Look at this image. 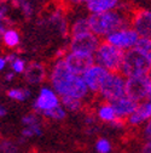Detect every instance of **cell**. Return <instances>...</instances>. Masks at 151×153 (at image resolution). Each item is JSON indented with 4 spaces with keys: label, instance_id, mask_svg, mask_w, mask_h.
<instances>
[{
    "label": "cell",
    "instance_id": "6da1fadb",
    "mask_svg": "<svg viewBox=\"0 0 151 153\" xmlns=\"http://www.w3.org/2000/svg\"><path fill=\"white\" fill-rule=\"evenodd\" d=\"M48 79L51 88L61 97L70 96L85 100L89 94L82 75L73 73L68 68L64 59H58L56 62H53L48 73Z\"/></svg>",
    "mask_w": 151,
    "mask_h": 153
},
{
    "label": "cell",
    "instance_id": "7a4b0ae2",
    "mask_svg": "<svg viewBox=\"0 0 151 153\" xmlns=\"http://www.w3.org/2000/svg\"><path fill=\"white\" fill-rule=\"evenodd\" d=\"M132 12L133 10H128L121 5L114 11L104 13H89L88 23L91 32L97 36L105 39L114 32L130 26Z\"/></svg>",
    "mask_w": 151,
    "mask_h": 153
},
{
    "label": "cell",
    "instance_id": "3957f363",
    "mask_svg": "<svg viewBox=\"0 0 151 153\" xmlns=\"http://www.w3.org/2000/svg\"><path fill=\"white\" fill-rule=\"evenodd\" d=\"M151 71V62L137 49L125 51L120 73L126 78L139 75H147Z\"/></svg>",
    "mask_w": 151,
    "mask_h": 153
},
{
    "label": "cell",
    "instance_id": "277c9868",
    "mask_svg": "<svg viewBox=\"0 0 151 153\" xmlns=\"http://www.w3.org/2000/svg\"><path fill=\"white\" fill-rule=\"evenodd\" d=\"M125 51L111 45L108 42H102L97 52L94 53V62L104 67L109 72H120Z\"/></svg>",
    "mask_w": 151,
    "mask_h": 153
},
{
    "label": "cell",
    "instance_id": "5b68a950",
    "mask_svg": "<svg viewBox=\"0 0 151 153\" xmlns=\"http://www.w3.org/2000/svg\"><path fill=\"white\" fill-rule=\"evenodd\" d=\"M126 80L127 78L120 72H110L99 89L100 97L106 102H112L126 96Z\"/></svg>",
    "mask_w": 151,
    "mask_h": 153
},
{
    "label": "cell",
    "instance_id": "8992f818",
    "mask_svg": "<svg viewBox=\"0 0 151 153\" xmlns=\"http://www.w3.org/2000/svg\"><path fill=\"white\" fill-rule=\"evenodd\" d=\"M100 38L92 32L70 36L69 51L85 56H94L100 45Z\"/></svg>",
    "mask_w": 151,
    "mask_h": 153
},
{
    "label": "cell",
    "instance_id": "52a82bcc",
    "mask_svg": "<svg viewBox=\"0 0 151 153\" xmlns=\"http://www.w3.org/2000/svg\"><path fill=\"white\" fill-rule=\"evenodd\" d=\"M139 40H140L139 34L130 26L121 28V29L114 32L112 34H110L109 36L105 38V42H108L111 45L119 48L122 51L134 49Z\"/></svg>",
    "mask_w": 151,
    "mask_h": 153
},
{
    "label": "cell",
    "instance_id": "ba28073f",
    "mask_svg": "<svg viewBox=\"0 0 151 153\" xmlns=\"http://www.w3.org/2000/svg\"><path fill=\"white\" fill-rule=\"evenodd\" d=\"M150 90V78L147 75H139L127 78L126 80V95L137 102L147 100Z\"/></svg>",
    "mask_w": 151,
    "mask_h": 153
},
{
    "label": "cell",
    "instance_id": "9c48e42d",
    "mask_svg": "<svg viewBox=\"0 0 151 153\" xmlns=\"http://www.w3.org/2000/svg\"><path fill=\"white\" fill-rule=\"evenodd\" d=\"M59 105H62L59 95L50 86H43L37 97L33 102V108L37 113H44Z\"/></svg>",
    "mask_w": 151,
    "mask_h": 153
},
{
    "label": "cell",
    "instance_id": "30bf717a",
    "mask_svg": "<svg viewBox=\"0 0 151 153\" xmlns=\"http://www.w3.org/2000/svg\"><path fill=\"white\" fill-rule=\"evenodd\" d=\"M130 27L140 38H151V10L137 9L132 12Z\"/></svg>",
    "mask_w": 151,
    "mask_h": 153
},
{
    "label": "cell",
    "instance_id": "8fae6325",
    "mask_svg": "<svg viewBox=\"0 0 151 153\" xmlns=\"http://www.w3.org/2000/svg\"><path fill=\"white\" fill-rule=\"evenodd\" d=\"M109 73L110 72L108 69H105L104 67H102L97 63H94L92 67H89L82 74V78H84L89 92H99V89Z\"/></svg>",
    "mask_w": 151,
    "mask_h": 153
},
{
    "label": "cell",
    "instance_id": "7c38bea8",
    "mask_svg": "<svg viewBox=\"0 0 151 153\" xmlns=\"http://www.w3.org/2000/svg\"><path fill=\"white\" fill-rule=\"evenodd\" d=\"M64 61L68 66V68L75 73L82 75L89 67H92L94 63V56H85L80 53H75V52H67Z\"/></svg>",
    "mask_w": 151,
    "mask_h": 153
},
{
    "label": "cell",
    "instance_id": "4fadbf2b",
    "mask_svg": "<svg viewBox=\"0 0 151 153\" xmlns=\"http://www.w3.org/2000/svg\"><path fill=\"white\" fill-rule=\"evenodd\" d=\"M110 103L114 107L117 118H121V119H128L132 114L136 112V109L138 108V105H139V102L130 99L127 95L110 102Z\"/></svg>",
    "mask_w": 151,
    "mask_h": 153
},
{
    "label": "cell",
    "instance_id": "5bb4252c",
    "mask_svg": "<svg viewBox=\"0 0 151 153\" xmlns=\"http://www.w3.org/2000/svg\"><path fill=\"white\" fill-rule=\"evenodd\" d=\"M47 75L46 67L40 62H32L27 66L24 72V79L29 85L41 84Z\"/></svg>",
    "mask_w": 151,
    "mask_h": 153
},
{
    "label": "cell",
    "instance_id": "9a60e30c",
    "mask_svg": "<svg viewBox=\"0 0 151 153\" xmlns=\"http://www.w3.org/2000/svg\"><path fill=\"white\" fill-rule=\"evenodd\" d=\"M149 119H151V101L146 100V101L139 102L138 108L127 119V122L132 126H138L143 123H146Z\"/></svg>",
    "mask_w": 151,
    "mask_h": 153
},
{
    "label": "cell",
    "instance_id": "2e32d148",
    "mask_svg": "<svg viewBox=\"0 0 151 153\" xmlns=\"http://www.w3.org/2000/svg\"><path fill=\"white\" fill-rule=\"evenodd\" d=\"M122 5V0H93L86 5L89 13H104L114 11Z\"/></svg>",
    "mask_w": 151,
    "mask_h": 153
},
{
    "label": "cell",
    "instance_id": "e0dca14e",
    "mask_svg": "<svg viewBox=\"0 0 151 153\" xmlns=\"http://www.w3.org/2000/svg\"><path fill=\"white\" fill-rule=\"evenodd\" d=\"M1 40L5 48L7 49H16L21 44V34L17 29L7 27L6 30L1 34Z\"/></svg>",
    "mask_w": 151,
    "mask_h": 153
},
{
    "label": "cell",
    "instance_id": "ac0fdd59",
    "mask_svg": "<svg viewBox=\"0 0 151 153\" xmlns=\"http://www.w3.org/2000/svg\"><path fill=\"white\" fill-rule=\"evenodd\" d=\"M97 117L104 122V123H112L115 119H117L116 112L112 107V105L110 102L104 101L103 103H100V106L97 108Z\"/></svg>",
    "mask_w": 151,
    "mask_h": 153
},
{
    "label": "cell",
    "instance_id": "d6986e66",
    "mask_svg": "<svg viewBox=\"0 0 151 153\" xmlns=\"http://www.w3.org/2000/svg\"><path fill=\"white\" fill-rule=\"evenodd\" d=\"M87 32H91L89 23H88V16L87 17H78L69 27L70 36L80 35V34H84Z\"/></svg>",
    "mask_w": 151,
    "mask_h": 153
},
{
    "label": "cell",
    "instance_id": "ffe728a7",
    "mask_svg": "<svg viewBox=\"0 0 151 153\" xmlns=\"http://www.w3.org/2000/svg\"><path fill=\"white\" fill-rule=\"evenodd\" d=\"M6 96L13 101L23 102L30 97V91L28 89H20V88H12L6 90Z\"/></svg>",
    "mask_w": 151,
    "mask_h": 153
},
{
    "label": "cell",
    "instance_id": "44dd1931",
    "mask_svg": "<svg viewBox=\"0 0 151 153\" xmlns=\"http://www.w3.org/2000/svg\"><path fill=\"white\" fill-rule=\"evenodd\" d=\"M61 102H62V106L67 111H70V112H79L84 107L82 100L76 99V97L63 96V97H61Z\"/></svg>",
    "mask_w": 151,
    "mask_h": 153
},
{
    "label": "cell",
    "instance_id": "7402d4cb",
    "mask_svg": "<svg viewBox=\"0 0 151 153\" xmlns=\"http://www.w3.org/2000/svg\"><path fill=\"white\" fill-rule=\"evenodd\" d=\"M41 114H43L45 118H48V119H51V120H57V122H59V120H63V119L67 117V109H65L62 105H59V106L54 107V108H52V109H48V111H46V112H44V113H41Z\"/></svg>",
    "mask_w": 151,
    "mask_h": 153
},
{
    "label": "cell",
    "instance_id": "603a6c76",
    "mask_svg": "<svg viewBox=\"0 0 151 153\" xmlns=\"http://www.w3.org/2000/svg\"><path fill=\"white\" fill-rule=\"evenodd\" d=\"M136 48L151 62V38H140Z\"/></svg>",
    "mask_w": 151,
    "mask_h": 153
},
{
    "label": "cell",
    "instance_id": "cb8c5ba5",
    "mask_svg": "<svg viewBox=\"0 0 151 153\" xmlns=\"http://www.w3.org/2000/svg\"><path fill=\"white\" fill-rule=\"evenodd\" d=\"M15 4L17 5V7L22 11V13L24 15V17L29 18L33 16L34 13V7L32 5V3L29 0H15Z\"/></svg>",
    "mask_w": 151,
    "mask_h": 153
},
{
    "label": "cell",
    "instance_id": "d4e9b609",
    "mask_svg": "<svg viewBox=\"0 0 151 153\" xmlns=\"http://www.w3.org/2000/svg\"><path fill=\"white\" fill-rule=\"evenodd\" d=\"M43 134V128L41 124H37V125H32V126H24L22 130V135L27 139L34 137V136H41Z\"/></svg>",
    "mask_w": 151,
    "mask_h": 153
},
{
    "label": "cell",
    "instance_id": "484cf974",
    "mask_svg": "<svg viewBox=\"0 0 151 153\" xmlns=\"http://www.w3.org/2000/svg\"><path fill=\"white\" fill-rule=\"evenodd\" d=\"M27 63H26V61L23 60V59H21L20 56L17 57V59L10 65V67H11V71L13 72V73H16V74H21V73H23L24 74V72H26V69H27Z\"/></svg>",
    "mask_w": 151,
    "mask_h": 153
},
{
    "label": "cell",
    "instance_id": "4316f807",
    "mask_svg": "<svg viewBox=\"0 0 151 153\" xmlns=\"http://www.w3.org/2000/svg\"><path fill=\"white\" fill-rule=\"evenodd\" d=\"M111 149H112V147L108 139L102 137L96 142V151L98 153H110Z\"/></svg>",
    "mask_w": 151,
    "mask_h": 153
},
{
    "label": "cell",
    "instance_id": "83f0119b",
    "mask_svg": "<svg viewBox=\"0 0 151 153\" xmlns=\"http://www.w3.org/2000/svg\"><path fill=\"white\" fill-rule=\"evenodd\" d=\"M22 124L24 126H32V125H37V124H41V123H40L39 117H37L35 113H30V114H27V116H24L22 118Z\"/></svg>",
    "mask_w": 151,
    "mask_h": 153
},
{
    "label": "cell",
    "instance_id": "f1b7e54d",
    "mask_svg": "<svg viewBox=\"0 0 151 153\" xmlns=\"http://www.w3.org/2000/svg\"><path fill=\"white\" fill-rule=\"evenodd\" d=\"M1 151L3 153H17V146L11 141H3Z\"/></svg>",
    "mask_w": 151,
    "mask_h": 153
},
{
    "label": "cell",
    "instance_id": "f546056e",
    "mask_svg": "<svg viewBox=\"0 0 151 153\" xmlns=\"http://www.w3.org/2000/svg\"><path fill=\"white\" fill-rule=\"evenodd\" d=\"M143 137L147 141V140H151V119H149L143 129Z\"/></svg>",
    "mask_w": 151,
    "mask_h": 153
},
{
    "label": "cell",
    "instance_id": "4dcf8cb0",
    "mask_svg": "<svg viewBox=\"0 0 151 153\" xmlns=\"http://www.w3.org/2000/svg\"><path fill=\"white\" fill-rule=\"evenodd\" d=\"M7 15H9V6H7V4H5L3 1L1 9H0V18H1V22H5L7 20Z\"/></svg>",
    "mask_w": 151,
    "mask_h": 153
},
{
    "label": "cell",
    "instance_id": "1f68e13d",
    "mask_svg": "<svg viewBox=\"0 0 151 153\" xmlns=\"http://www.w3.org/2000/svg\"><path fill=\"white\" fill-rule=\"evenodd\" d=\"M110 125L112 126V128H116V129H121V128H123V125H125V119H121V118H117V119H115L112 123H110Z\"/></svg>",
    "mask_w": 151,
    "mask_h": 153
},
{
    "label": "cell",
    "instance_id": "d6a6232c",
    "mask_svg": "<svg viewBox=\"0 0 151 153\" xmlns=\"http://www.w3.org/2000/svg\"><path fill=\"white\" fill-rule=\"evenodd\" d=\"M140 153H151V140H147L143 145V147L140 149Z\"/></svg>",
    "mask_w": 151,
    "mask_h": 153
},
{
    "label": "cell",
    "instance_id": "836d02e7",
    "mask_svg": "<svg viewBox=\"0 0 151 153\" xmlns=\"http://www.w3.org/2000/svg\"><path fill=\"white\" fill-rule=\"evenodd\" d=\"M5 57H6V60H7V62H9V66L17 59L18 57V55L16 53V52H10V53H7V55H5Z\"/></svg>",
    "mask_w": 151,
    "mask_h": 153
},
{
    "label": "cell",
    "instance_id": "e575fe53",
    "mask_svg": "<svg viewBox=\"0 0 151 153\" xmlns=\"http://www.w3.org/2000/svg\"><path fill=\"white\" fill-rule=\"evenodd\" d=\"M7 65H9V62L6 60V57H5V55H3L1 57H0V71H4Z\"/></svg>",
    "mask_w": 151,
    "mask_h": 153
},
{
    "label": "cell",
    "instance_id": "d590c367",
    "mask_svg": "<svg viewBox=\"0 0 151 153\" xmlns=\"http://www.w3.org/2000/svg\"><path fill=\"white\" fill-rule=\"evenodd\" d=\"M65 3H67L68 5L75 6V5H81V4H82V0H65Z\"/></svg>",
    "mask_w": 151,
    "mask_h": 153
},
{
    "label": "cell",
    "instance_id": "8d00e7d4",
    "mask_svg": "<svg viewBox=\"0 0 151 153\" xmlns=\"http://www.w3.org/2000/svg\"><path fill=\"white\" fill-rule=\"evenodd\" d=\"M15 74H16V73H13V72L6 73V74H5V80H6V82H12L13 78H15Z\"/></svg>",
    "mask_w": 151,
    "mask_h": 153
},
{
    "label": "cell",
    "instance_id": "74e56055",
    "mask_svg": "<svg viewBox=\"0 0 151 153\" xmlns=\"http://www.w3.org/2000/svg\"><path fill=\"white\" fill-rule=\"evenodd\" d=\"M6 114H7V109H6V107H5V106H1V107H0V117L4 118Z\"/></svg>",
    "mask_w": 151,
    "mask_h": 153
},
{
    "label": "cell",
    "instance_id": "f35d334b",
    "mask_svg": "<svg viewBox=\"0 0 151 153\" xmlns=\"http://www.w3.org/2000/svg\"><path fill=\"white\" fill-rule=\"evenodd\" d=\"M149 78H150V90H149V96H147V100L151 101V71L149 73Z\"/></svg>",
    "mask_w": 151,
    "mask_h": 153
},
{
    "label": "cell",
    "instance_id": "ab89813d",
    "mask_svg": "<svg viewBox=\"0 0 151 153\" xmlns=\"http://www.w3.org/2000/svg\"><path fill=\"white\" fill-rule=\"evenodd\" d=\"M85 122H86L87 124H92V123H93V118H92V117H87V118L85 119Z\"/></svg>",
    "mask_w": 151,
    "mask_h": 153
},
{
    "label": "cell",
    "instance_id": "60d3db41",
    "mask_svg": "<svg viewBox=\"0 0 151 153\" xmlns=\"http://www.w3.org/2000/svg\"><path fill=\"white\" fill-rule=\"evenodd\" d=\"M91 1H93V0H82V4H86V5H87V4H89Z\"/></svg>",
    "mask_w": 151,
    "mask_h": 153
}]
</instances>
